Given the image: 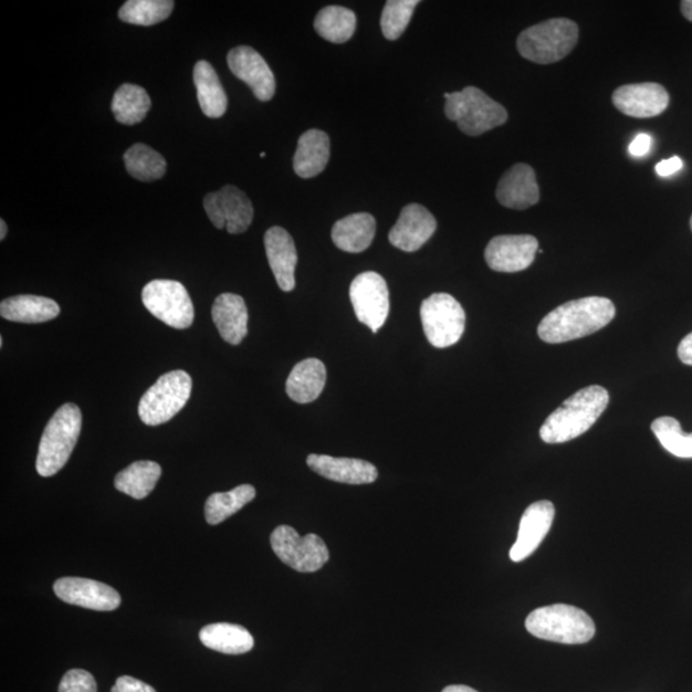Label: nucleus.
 I'll use <instances>...</instances> for the list:
<instances>
[{
    "label": "nucleus",
    "instance_id": "f257e3e1",
    "mask_svg": "<svg viewBox=\"0 0 692 692\" xmlns=\"http://www.w3.org/2000/svg\"><path fill=\"white\" fill-rule=\"evenodd\" d=\"M616 317V307L608 297L587 296L559 305L538 325V337L548 344L581 339L605 328Z\"/></svg>",
    "mask_w": 692,
    "mask_h": 692
},
{
    "label": "nucleus",
    "instance_id": "f03ea898",
    "mask_svg": "<svg viewBox=\"0 0 692 692\" xmlns=\"http://www.w3.org/2000/svg\"><path fill=\"white\" fill-rule=\"evenodd\" d=\"M609 394L599 385L587 386L569 397L542 426L541 437L548 444H562L589 431L606 412Z\"/></svg>",
    "mask_w": 692,
    "mask_h": 692
},
{
    "label": "nucleus",
    "instance_id": "7ed1b4c3",
    "mask_svg": "<svg viewBox=\"0 0 692 692\" xmlns=\"http://www.w3.org/2000/svg\"><path fill=\"white\" fill-rule=\"evenodd\" d=\"M82 426V410L76 405H64L54 413L39 444L36 471L40 476H54L66 465L77 444Z\"/></svg>",
    "mask_w": 692,
    "mask_h": 692
},
{
    "label": "nucleus",
    "instance_id": "20e7f679",
    "mask_svg": "<svg viewBox=\"0 0 692 692\" xmlns=\"http://www.w3.org/2000/svg\"><path fill=\"white\" fill-rule=\"evenodd\" d=\"M526 629L537 639L568 646L589 642L597 631L586 611L567 605H553L531 611L526 618Z\"/></svg>",
    "mask_w": 692,
    "mask_h": 692
},
{
    "label": "nucleus",
    "instance_id": "39448f33",
    "mask_svg": "<svg viewBox=\"0 0 692 692\" xmlns=\"http://www.w3.org/2000/svg\"><path fill=\"white\" fill-rule=\"evenodd\" d=\"M579 30L569 19H552L522 31L517 50L523 59L551 64L566 59L575 50Z\"/></svg>",
    "mask_w": 692,
    "mask_h": 692
},
{
    "label": "nucleus",
    "instance_id": "423d86ee",
    "mask_svg": "<svg viewBox=\"0 0 692 692\" xmlns=\"http://www.w3.org/2000/svg\"><path fill=\"white\" fill-rule=\"evenodd\" d=\"M445 115L470 136L485 134L508 120V112L479 87L466 86L462 92L447 93Z\"/></svg>",
    "mask_w": 692,
    "mask_h": 692
},
{
    "label": "nucleus",
    "instance_id": "0eeeda50",
    "mask_svg": "<svg viewBox=\"0 0 692 692\" xmlns=\"http://www.w3.org/2000/svg\"><path fill=\"white\" fill-rule=\"evenodd\" d=\"M191 389V377L181 369L160 376L140 400V420L148 426L171 421L187 406Z\"/></svg>",
    "mask_w": 692,
    "mask_h": 692
},
{
    "label": "nucleus",
    "instance_id": "6e6552de",
    "mask_svg": "<svg viewBox=\"0 0 692 692\" xmlns=\"http://www.w3.org/2000/svg\"><path fill=\"white\" fill-rule=\"evenodd\" d=\"M423 332L434 348H449L461 340L465 328V313L454 296L432 294L421 305Z\"/></svg>",
    "mask_w": 692,
    "mask_h": 692
},
{
    "label": "nucleus",
    "instance_id": "1a4fd4ad",
    "mask_svg": "<svg viewBox=\"0 0 692 692\" xmlns=\"http://www.w3.org/2000/svg\"><path fill=\"white\" fill-rule=\"evenodd\" d=\"M141 300L145 308L167 326L185 329L195 322V305L179 281H150L143 289Z\"/></svg>",
    "mask_w": 692,
    "mask_h": 692
},
{
    "label": "nucleus",
    "instance_id": "9d476101",
    "mask_svg": "<svg viewBox=\"0 0 692 692\" xmlns=\"http://www.w3.org/2000/svg\"><path fill=\"white\" fill-rule=\"evenodd\" d=\"M271 546L281 562L302 574L317 573L329 559L327 545L318 535L301 537L285 525L273 531Z\"/></svg>",
    "mask_w": 692,
    "mask_h": 692
},
{
    "label": "nucleus",
    "instance_id": "9b49d317",
    "mask_svg": "<svg viewBox=\"0 0 692 692\" xmlns=\"http://www.w3.org/2000/svg\"><path fill=\"white\" fill-rule=\"evenodd\" d=\"M349 295L359 322L376 334L388 319L390 311L389 289L385 279L373 271L360 273L353 280Z\"/></svg>",
    "mask_w": 692,
    "mask_h": 692
},
{
    "label": "nucleus",
    "instance_id": "f8f14e48",
    "mask_svg": "<svg viewBox=\"0 0 692 692\" xmlns=\"http://www.w3.org/2000/svg\"><path fill=\"white\" fill-rule=\"evenodd\" d=\"M208 219L217 229H227L232 235L244 233L253 222L254 209L243 190L228 185L209 192L203 200Z\"/></svg>",
    "mask_w": 692,
    "mask_h": 692
},
{
    "label": "nucleus",
    "instance_id": "ddd939ff",
    "mask_svg": "<svg viewBox=\"0 0 692 692\" xmlns=\"http://www.w3.org/2000/svg\"><path fill=\"white\" fill-rule=\"evenodd\" d=\"M55 595L67 605L98 611H112L120 606L119 594L106 584L91 578L63 577L53 586Z\"/></svg>",
    "mask_w": 692,
    "mask_h": 692
},
{
    "label": "nucleus",
    "instance_id": "4468645a",
    "mask_svg": "<svg viewBox=\"0 0 692 692\" xmlns=\"http://www.w3.org/2000/svg\"><path fill=\"white\" fill-rule=\"evenodd\" d=\"M233 75L244 82L261 102H269L276 93V80L268 62L252 46L233 48L228 55Z\"/></svg>",
    "mask_w": 692,
    "mask_h": 692
},
{
    "label": "nucleus",
    "instance_id": "2eb2a0df",
    "mask_svg": "<svg viewBox=\"0 0 692 692\" xmlns=\"http://www.w3.org/2000/svg\"><path fill=\"white\" fill-rule=\"evenodd\" d=\"M537 251L538 241L533 235H501L490 240L485 260L493 271L521 272L533 264Z\"/></svg>",
    "mask_w": 692,
    "mask_h": 692
},
{
    "label": "nucleus",
    "instance_id": "dca6fc26",
    "mask_svg": "<svg viewBox=\"0 0 692 692\" xmlns=\"http://www.w3.org/2000/svg\"><path fill=\"white\" fill-rule=\"evenodd\" d=\"M615 107L633 118H651L662 115L670 104V95L656 83L619 86L611 96Z\"/></svg>",
    "mask_w": 692,
    "mask_h": 692
},
{
    "label": "nucleus",
    "instance_id": "f3484780",
    "mask_svg": "<svg viewBox=\"0 0 692 692\" xmlns=\"http://www.w3.org/2000/svg\"><path fill=\"white\" fill-rule=\"evenodd\" d=\"M437 228L438 222L428 209L421 205H409L390 230L389 241L400 251L413 253L428 243Z\"/></svg>",
    "mask_w": 692,
    "mask_h": 692
},
{
    "label": "nucleus",
    "instance_id": "a211bd4d",
    "mask_svg": "<svg viewBox=\"0 0 692 692\" xmlns=\"http://www.w3.org/2000/svg\"><path fill=\"white\" fill-rule=\"evenodd\" d=\"M554 517L555 508L549 501L536 502L528 506L520 522L517 542L510 552L513 562L525 560L535 553L548 535Z\"/></svg>",
    "mask_w": 692,
    "mask_h": 692
},
{
    "label": "nucleus",
    "instance_id": "6ab92c4d",
    "mask_svg": "<svg viewBox=\"0 0 692 692\" xmlns=\"http://www.w3.org/2000/svg\"><path fill=\"white\" fill-rule=\"evenodd\" d=\"M496 199L502 206L523 211L538 203L541 189L534 168L517 164L506 171L496 188Z\"/></svg>",
    "mask_w": 692,
    "mask_h": 692
},
{
    "label": "nucleus",
    "instance_id": "aec40b11",
    "mask_svg": "<svg viewBox=\"0 0 692 692\" xmlns=\"http://www.w3.org/2000/svg\"><path fill=\"white\" fill-rule=\"evenodd\" d=\"M307 464L319 476L340 482V484H373L378 478L377 469L373 463L354 460V458L311 454L307 458Z\"/></svg>",
    "mask_w": 692,
    "mask_h": 692
},
{
    "label": "nucleus",
    "instance_id": "412c9836",
    "mask_svg": "<svg viewBox=\"0 0 692 692\" xmlns=\"http://www.w3.org/2000/svg\"><path fill=\"white\" fill-rule=\"evenodd\" d=\"M264 248L279 287L285 293L293 292L297 263V253L293 238L283 228H271L265 232Z\"/></svg>",
    "mask_w": 692,
    "mask_h": 692
},
{
    "label": "nucleus",
    "instance_id": "4be33fe9",
    "mask_svg": "<svg viewBox=\"0 0 692 692\" xmlns=\"http://www.w3.org/2000/svg\"><path fill=\"white\" fill-rule=\"evenodd\" d=\"M212 318L222 339L239 345L248 335V308L243 297L224 293L216 297Z\"/></svg>",
    "mask_w": 692,
    "mask_h": 692
},
{
    "label": "nucleus",
    "instance_id": "5701e85b",
    "mask_svg": "<svg viewBox=\"0 0 692 692\" xmlns=\"http://www.w3.org/2000/svg\"><path fill=\"white\" fill-rule=\"evenodd\" d=\"M326 385V367L319 359L308 358L300 361L290 373L286 392L295 403L308 405L324 391Z\"/></svg>",
    "mask_w": 692,
    "mask_h": 692
},
{
    "label": "nucleus",
    "instance_id": "b1692460",
    "mask_svg": "<svg viewBox=\"0 0 692 692\" xmlns=\"http://www.w3.org/2000/svg\"><path fill=\"white\" fill-rule=\"evenodd\" d=\"M57 302L38 295H15L0 303V316L19 324H43L60 316Z\"/></svg>",
    "mask_w": 692,
    "mask_h": 692
},
{
    "label": "nucleus",
    "instance_id": "393cba45",
    "mask_svg": "<svg viewBox=\"0 0 692 692\" xmlns=\"http://www.w3.org/2000/svg\"><path fill=\"white\" fill-rule=\"evenodd\" d=\"M329 159V138L324 132L312 128L297 140L294 171L302 179H312L325 170Z\"/></svg>",
    "mask_w": 692,
    "mask_h": 692
},
{
    "label": "nucleus",
    "instance_id": "a878e982",
    "mask_svg": "<svg viewBox=\"0 0 692 692\" xmlns=\"http://www.w3.org/2000/svg\"><path fill=\"white\" fill-rule=\"evenodd\" d=\"M376 235V220L369 213H354L334 224V244L346 253L365 252Z\"/></svg>",
    "mask_w": 692,
    "mask_h": 692
},
{
    "label": "nucleus",
    "instance_id": "bb28decb",
    "mask_svg": "<svg viewBox=\"0 0 692 692\" xmlns=\"http://www.w3.org/2000/svg\"><path fill=\"white\" fill-rule=\"evenodd\" d=\"M192 76H195L198 102L203 114L209 118H220L227 114L228 95L212 64L207 61H199Z\"/></svg>",
    "mask_w": 692,
    "mask_h": 692
},
{
    "label": "nucleus",
    "instance_id": "cd10ccee",
    "mask_svg": "<svg viewBox=\"0 0 692 692\" xmlns=\"http://www.w3.org/2000/svg\"><path fill=\"white\" fill-rule=\"evenodd\" d=\"M199 639L208 649L229 656L245 654L254 648L252 633L239 625H208L200 631Z\"/></svg>",
    "mask_w": 692,
    "mask_h": 692
},
{
    "label": "nucleus",
    "instance_id": "c85d7f7f",
    "mask_svg": "<svg viewBox=\"0 0 692 692\" xmlns=\"http://www.w3.org/2000/svg\"><path fill=\"white\" fill-rule=\"evenodd\" d=\"M160 474H162V469L156 462H135L117 474L115 486L120 493L141 501L155 490Z\"/></svg>",
    "mask_w": 692,
    "mask_h": 692
},
{
    "label": "nucleus",
    "instance_id": "c756f323",
    "mask_svg": "<svg viewBox=\"0 0 692 692\" xmlns=\"http://www.w3.org/2000/svg\"><path fill=\"white\" fill-rule=\"evenodd\" d=\"M151 107L149 94L134 84L120 85L112 99L111 108L117 123L133 126L147 117Z\"/></svg>",
    "mask_w": 692,
    "mask_h": 692
},
{
    "label": "nucleus",
    "instance_id": "7c9ffc66",
    "mask_svg": "<svg viewBox=\"0 0 692 692\" xmlns=\"http://www.w3.org/2000/svg\"><path fill=\"white\" fill-rule=\"evenodd\" d=\"M315 29L327 42L343 44L356 32L357 15L349 8L328 6L316 15Z\"/></svg>",
    "mask_w": 692,
    "mask_h": 692
},
{
    "label": "nucleus",
    "instance_id": "2f4dec72",
    "mask_svg": "<svg viewBox=\"0 0 692 692\" xmlns=\"http://www.w3.org/2000/svg\"><path fill=\"white\" fill-rule=\"evenodd\" d=\"M255 489L252 485H240L228 493H214L206 502V521L208 525L216 526L227 521L233 514L243 510L255 497Z\"/></svg>",
    "mask_w": 692,
    "mask_h": 692
},
{
    "label": "nucleus",
    "instance_id": "473e14b6",
    "mask_svg": "<svg viewBox=\"0 0 692 692\" xmlns=\"http://www.w3.org/2000/svg\"><path fill=\"white\" fill-rule=\"evenodd\" d=\"M126 170L134 179L150 182L162 179L167 162L162 155L145 144H135L124 156Z\"/></svg>",
    "mask_w": 692,
    "mask_h": 692
},
{
    "label": "nucleus",
    "instance_id": "72a5a7b5",
    "mask_svg": "<svg viewBox=\"0 0 692 692\" xmlns=\"http://www.w3.org/2000/svg\"><path fill=\"white\" fill-rule=\"evenodd\" d=\"M172 0H128L118 11L120 21L138 27H153L170 18Z\"/></svg>",
    "mask_w": 692,
    "mask_h": 692
},
{
    "label": "nucleus",
    "instance_id": "f704fd0d",
    "mask_svg": "<svg viewBox=\"0 0 692 692\" xmlns=\"http://www.w3.org/2000/svg\"><path fill=\"white\" fill-rule=\"evenodd\" d=\"M657 439L674 457L692 458V433H683L681 424L673 417H659L651 423Z\"/></svg>",
    "mask_w": 692,
    "mask_h": 692
},
{
    "label": "nucleus",
    "instance_id": "c9c22d12",
    "mask_svg": "<svg viewBox=\"0 0 692 692\" xmlns=\"http://www.w3.org/2000/svg\"><path fill=\"white\" fill-rule=\"evenodd\" d=\"M418 0H389L381 14L382 34L388 40H398L412 19Z\"/></svg>",
    "mask_w": 692,
    "mask_h": 692
},
{
    "label": "nucleus",
    "instance_id": "e433bc0d",
    "mask_svg": "<svg viewBox=\"0 0 692 692\" xmlns=\"http://www.w3.org/2000/svg\"><path fill=\"white\" fill-rule=\"evenodd\" d=\"M59 692H98V686L92 673L71 670L63 675Z\"/></svg>",
    "mask_w": 692,
    "mask_h": 692
},
{
    "label": "nucleus",
    "instance_id": "4c0bfd02",
    "mask_svg": "<svg viewBox=\"0 0 692 692\" xmlns=\"http://www.w3.org/2000/svg\"><path fill=\"white\" fill-rule=\"evenodd\" d=\"M111 692H157L148 683L132 678V675H123L118 678L115 686Z\"/></svg>",
    "mask_w": 692,
    "mask_h": 692
},
{
    "label": "nucleus",
    "instance_id": "58836bf2",
    "mask_svg": "<svg viewBox=\"0 0 692 692\" xmlns=\"http://www.w3.org/2000/svg\"><path fill=\"white\" fill-rule=\"evenodd\" d=\"M682 159L679 157H672L670 159L662 160V162H659L656 166V171L661 177H668L682 170Z\"/></svg>",
    "mask_w": 692,
    "mask_h": 692
},
{
    "label": "nucleus",
    "instance_id": "ea45409f",
    "mask_svg": "<svg viewBox=\"0 0 692 692\" xmlns=\"http://www.w3.org/2000/svg\"><path fill=\"white\" fill-rule=\"evenodd\" d=\"M651 148V138L648 134H639L630 145V153L633 157L647 156Z\"/></svg>",
    "mask_w": 692,
    "mask_h": 692
},
{
    "label": "nucleus",
    "instance_id": "a19ab883",
    "mask_svg": "<svg viewBox=\"0 0 692 692\" xmlns=\"http://www.w3.org/2000/svg\"><path fill=\"white\" fill-rule=\"evenodd\" d=\"M678 353L683 365L692 366V333L683 337Z\"/></svg>",
    "mask_w": 692,
    "mask_h": 692
},
{
    "label": "nucleus",
    "instance_id": "79ce46f5",
    "mask_svg": "<svg viewBox=\"0 0 692 692\" xmlns=\"http://www.w3.org/2000/svg\"><path fill=\"white\" fill-rule=\"evenodd\" d=\"M681 11L685 19L692 22V0H683Z\"/></svg>",
    "mask_w": 692,
    "mask_h": 692
},
{
    "label": "nucleus",
    "instance_id": "37998d69",
    "mask_svg": "<svg viewBox=\"0 0 692 692\" xmlns=\"http://www.w3.org/2000/svg\"><path fill=\"white\" fill-rule=\"evenodd\" d=\"M442 692H479V691L469 686H464V685H452V686L445 688L444 690H442Z\"/></svg>",
    "mask_w": 692,
    "mask_h": 692
},
{
    "label": "nucleus",
    "instance_id": "c03bdc74",
    "mask_svg": "<svg viewBox=\"0 0 692 692\" xmlns=\"http://www.w3.org/2000/svg\"><path fill=\"white\" fill-rule=\"evenodd\" d=\"M7 237V224L4 220H0V240H4Z\"/></svg>",
    "mask_w": 692,
    "mask_h": 692
},
{
    "label": "nucleus",
    "instance_id": "a18cd8bd",
    "mask_svg": "<svg viewBox=\"0 0 692 692\" xmlns=\"http://www.w3.org/2000/svg\"><path fill=\"white\" fill-rule=\"evenodd\" d=\"M690 227H691V230H692V217H691V220H690Z\"/></svg>",
    "mask_w": 692,
    "mask_h": 692
}]
</instances>
